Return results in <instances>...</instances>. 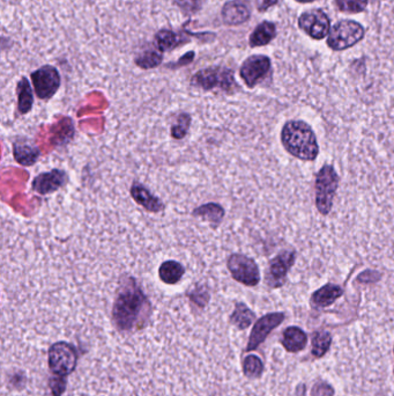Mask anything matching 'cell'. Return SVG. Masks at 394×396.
I'll use <instances>...</instances> for the list:
<instances>
[{
    "label": "cell",
    "instance_id": "obj_1",
    "mask_svg": "<svg viewBox=\"0 0 394 396\" xmlns=\"http://www.w3.org/2000/svg\"><path fill=\"white\" fill-rule=\"evenodd\" d=\"M152 314V304L132 276H124L112 306V322L121 332L143 329Z\"/></svg>",
    "mask_w": 394,
    "mask_h": 396
},
{
    "label": "cell",
    "instance_id": "obj_2",
    "mask_svg": "<svg viewBox=\"0 0 394 396\" xmlns=\"http://www.w3.org/2000/svg\"><path fill=\"white\" fill-rule=\"evenodd\" d=\"M283 146L291 155L302 160H315L319 148L311 128L303 121H289L281 132Z\"/></svg>",
    "mask_w": 394,
    "mask_h": 396
},
{
    "label": "cell",
    "instance_id": "obj_3",
    "mask_svg": "<svg viewBox=\"0 0 394 396\" xmlns=\"http://www.w3.org/2000/svg\"><path fill=\"white\" fill-rule=\"evenodd\" d=\"M191 85L206 92L220 90L225 93H233L237 87L233 71L221 66H211L198 71L192 77Z\"/></svg>",
    "mask_w": 394,
    "mask_h": 396
},
{
    "label": "cell",
    "instance_id": "obj_4",
    "mask_svg": "<svg viewBox=\"0 0 394 396\" xmlns=\"http://www.w3.org/2000/svg\"><path fill=\"white\" fill-rule=\"evenodd\" d=\"M364 37V28L353 20H342L331 27L327 35V46L334 51L346 50L354 47Z\"/></svg>",
    "mask_w": 394,
    "mask_h": 396
},
{
    "label": "cell",
    "instance_id": "obj_5",
    "mask_svg": "<svg viewBox=\"0 0 394 396\" xmlns=\"http://www.w3.org/2000/svg\"><path fill=\"white\" fill-rule=\"evenodd\" d=\"M48 363L54 375L68 377L74 372L78 364V353L73 344L68 342L54 343L48 353Z\"/></svg>",
    "mask_w": 394,
    "mask_h": 396
},
{
    "label": "cell",
    "instance_id": "obj_6",
    "mask_svg": "<svg viewBox=\"0 0 394 396\" xmlns=\"http://www.w3.org/2000/svg\"><path fill=\"white\" fill-rule=\"evenodd\" d=\"M338 184L339 177L333 167L324 166L319 170L315 180V206L322 215L330 212Z\"/></svg>",
    "mask_w": 394,
    "mask_h": 396
},
{
    "label": "cell",
    "instance_id": "obj_7",
    "mask_svg": "<svg viewBox=\"0 0 394 396\" xmlns=\"http://www.w3.org/2000/svg\"><path fill=\"white\" fill-rule=\"evenodd\" d=\"M227 268L235 281L247 286H256L260 281L258 266L249 256L231 254L227 259Z\"/></svg>",
    "mask_w": 394,
    "mask_h": 396
},
{
    "label": "cell",
    "instance_id": "obj_8",
    "mask_svg": "<svg viewBox=\"0 0 394 396\" xmlns=\"http://www.w3.org/2000/svg\"><path fill=\"white\" fill-rule=\"evenodd\" d=\"M32 85L36 95L40 100H50L61 87V75L51 65H44L32 73Z\"/></svg>",
    "mask_w": 394,
    "mask_h": 396
},
{
    "label": "cell",
    "instance_id": "obj_9",
    "mask_svg": "<svg viewBox=\"0 0 394 396\" xmlns=\"http://www.w3.org/2000/svg\"><path fill=\"white\" fill-rule=\"evenodd\" d=\"M271 71V59L264 55H253L244 61L240 66V76L247 87L253 88Z\"/></svg>",
    "mask_w": 394,
    "mask_h": 396
},
{
    "label": "cell",
    "instance_id": "obj_10",
    "mask_svg": "<svg viewBox=\"0 0 394 396\" xmlns=\"http://www.w3.org/2000/svg\"><path fill=\"white\" fill-rule=\"evenodd\" d=\"M300 28L315 40H322L331 30L330 19L322 10H310L298 19Z\"/></svg>",
    "mask_w": 394,
    "mask_h": 396
},
{
    "label": "cell",
    "instance_id": "obj_11",
    "mask_svg": "<svg viewBox=\"0 0 394 396\" xmlns=\"http://www.w3.org/2000/svg\"><path fill=\"white\" fill-rule=\"evenodd\" d=\"M283 320H284V314L280 313V312L266 314L260 317L252 328L247 346V353L258 349L259 346L265 342V339H267V336L271 334L273 329L279 327Z\"/></svg>",
    "mask_w": 394,
    "mask_h": 396
},
{
    "label": "cell",
    "instance_id": "obj_12",
    "mask_svg": "<svg viewBox=\"0 0 394 396\" xmlns=\"http://www.w3.org/2000/svg\"><path fill=\"white\" fill-rule=\"evenodd\" d=\"M295 262V252H283L269 263L266 281L271 288H280L284 284L287 273Z\"/></svg>",
    "mask_w": 394,
    "mask_h": 396
},
{
    "label": "cell",
    "instance_id": "obj_13",
    "mask_svg": "<svg viewBox=\"0 0 394 396\" xmlns=\"http://www.w3.org/2000/svg\"><path fill=\"white\" fill-rule=\"evenodd\" d=\"M68 184V174L64 170H51L37 175L32 184V190L40 195H50Z\"/></svg>",
    "mask_w": 394,
    "mask_h": 396
},
{
    "label": "cell",
    "instance_id": "obj_14",
    "mask_svg": "<svg viewBox=\"0 0 394 396\" xmlns=\"http://www.w3.org/2000/svg\"><path fill=\"white\" fill-rule=\"evenodd\" d=\"M13 157L21 166H34L40 159V148L28 137L18 136L13 139Z\"/></svg>",
    "mask_w": 394,
    "mask_h": 396
},
{
    "label": "cell",
    "instance_id": "obj_15",
    "mask_svg": "<svg viewBox=\"0 0 394 396\" xmlns=\"http://www.w3.org/2000/svg\"><path fill=\"white\" fill-rule=\"evenodd\" d=\"M131 196L136 201V204L143 206L148 212L158 213L165 211V203L161 199L152 194V191L146 186L140 182H134L131 187Z\"/></svg>",
    "mask_w": 394,
    "mask_h": 396
},
{
    "label": "cell",
    "instance_id": "obj_16",
    "mask_svg": "<svg viewBox=\"0 0 394 396\" xmlns=\"http://www.w3.org/2000/svg\"><path fill=\"white\" fill-rule=\"evenodd\" d=\"M223 21L227 25L238 26L247 22L250 18V10L247 5L240 0H231L228 1L223 6L222 12Z\"/></svg>",
    "mask_w": 394,
    "mask_h": 396
},
{
    "label": "cell",
    "instance_id": "obj_17",
    "mask_svg": "<svg viewBox=\"0 0 394 396\" xmlns=\"http://www.w3.org/2000/svg\"><path fill=\"white\" fill-rule=\"evenodd\" d=\"M74 134L76 129L73 121L70 117H64L51 128V143L56 146L68 144L73 139Z\"/></svg>",
    "mask_w": 394,
    "mask_h": 396
},
{
    "label": "cell",
    "instance_id": "obj_18",
    "mask_svg": "<svg viewBox=\"0 0 394 396\" xmlns=\"http://www.w3.org/2000/svg\"><path fill=\"white\" fill-rule=\"evenodd\" d=\"M225 215H226L225 209L222 206H220L219 203H207L204 206H198L197 209L192 211V216L203 218L211 224V227L214 228H218L220 224L222 223Z\"/></svg>",
    "mask_w": 394,
    "mask_h": 396
},
{
    "label": "cell",
    "instance_id": "obj_19",
    "mask_svg": "<svg viewBox=\"0 0 394 396\" xmlns=\"http://www.w3.org/2000/svg\"><path fill=\"white\" fill-rule=\"evenodd\" d=\"M185 275V267L175 259H169L162 263L158 268V277L165 284L175 285Z\"/></svg>",
    "mask_w": 394,
    "mask_h": 396
},
{
    "label": "cell",
    "instance_id": "obj_20",
    "mask_svg": "<svg viewBox=\"0 0 394 396\" xmlns=\"http://www.w3.org/2000/svg\"><path fill=\"white\" fill-rule=\"evenodd\" d=\"M307 343H308V336L301 328H287L283 333L282 346L289 353H295L302 351L307 346Z\"/></svg>",
    "mask_w": 394,
    "mask_h": 396
},
{
    "label": "cell",
    "instance_id": "obj_21",
    "mask_svg": "<svg viewBox=\"0 0 394 396\" xmlns=\"http://www.w3.org/2000/svg\"><path fill=\"white\" fill-rule=\"evenodd\" d=\"M344 290L335 284H326L315 291L311 297V301L317 307H327L340 298Z\"/></svg>",
    "mask_w": 394,
    "mask_h": 396
},
{
    "label": "cell",
    "instance_id": "obj_22",
    "mask_svg": "<svg viewBox=\"0 0 394 396\" xmlns=\"http://www.w3.org/2000/svg\"><path fill=\"white\" fill-rule=\"evenodd\" d=\"M276 37V25L273 22L264 21L256 27L255 30L251 34L249 42H250L251 47H264Z\"/></svg>",
    "mask_w": 394,
    "mask_h": 396
},
{
    "label": "cell",
    "instance_id": "obj_23",
    "mask_svg": "<svg viewBox=\"0 0 394 396\" xmlns=\"http://www.w3.org/2000/svg\"><path fill=\"white\" fill-rule=\"evenodd\" d=\"M17 94H18V110L21 115L28 114L34 106V94L32 86L25 77H22L17 85Z\"/></svg>",
    "mask_w": 394,
    "mask_h": 396
},
{
    "label": "cell",
    "instance_id": "obj_24",
    "mask_svg": "<svg viewBox=\"0 0 394 396\" xmlns=\"http://www.w3.org/2000/svg\"><path fill=\"white\" fill-rule=\"evenodd\" d=\"M255 319L256 314L243 303H237L233 314L230 315V322L240 330L250 327Z\"/></svg>",
    "mask_w": 394,
    "mask_h": 396
},
{
    "label": "cell",
    "instance_id": "obj_25",
    "mask_svg": "<svg viewBox=\"0 0 394 396\" xmlns=\"http://www.w3.org/2000/svg\"><path fill=\"white\" fill-rule=\"evenodd\" d=\"M163 52L158 50V48H149L147 50L140 52L136 56V64L143 70L154 69L156 66L161 64L163 61Z\"/></svg>",
    "mask_w": 394,
    "mask_h": 396
},
{
    "label": "cell",
    "instance_id": "obj_26",
    "mask_svg": "<svg viewBox=\"0 0 394 396\" xmlns=\"http://www.w3.org/2000/svg\"><path fill=\"white\" fill-rule=\"evenodd\" d=\"M180 42H182L180 37L170 29L158 30L154 37L155 47L158 48L161 52L175 49Z\"/></svg>",
    "mask_w": 394,
    "mask_h": 396
},
{
    "label": "cell",
    "instance_id": "obj_27",
    "mask_svg": "<svg viewBox=\"0 0 394 396\" xmlns=\"http://www.w3.org/2000/svg\"><path fill=\"white\" fill-rule=\"evenodd\" d=\"M332 337L330 333L315 332L311 337L312 355L315 358H322L330 350Z\"/></svg>",
    "mask_w": 394,
    "mask_h": 396
},
{
    "label": "cell",
    "instance_id": "obj_28",
    "mask_svg": "<svg viewBox=\"0 0 394 396\" xmlns=\"http://www.w3.org/2000/svg\"><path fill=\"white\" fill-rule=\"evenodd\" d=\"M244 375L250 379L260 378L264 372L262 359L256 355H249L243 360Z\"/></svg>",
    "mask_w": 394,
    "mask_h": 396
},
{
    "label": "cell",
    "instance_id": "obj_29",
    "mask_svg": "<svg viewBox=\"0 0 394 396\" xmlns=\"http://www.w3.org/2000/svg\"><path fill=\"white\" fill-rule=\"evenodd\" d=\"M191 121H192V117H191L190 114H187V112L179 114L175 124L172 126V138H175L177 141L185 138L187 132H189V129H190Z\"/></svg>",
    "mask_w": 394,
    "mask_h": 396
},
{
    "label": "cell",
    "instance_id": "obj_30",
    "mask_svg": "<svg viewBox=\"0 0 394 396\" xmlns=\"http://www.w3.org/2000/svg\"><path fill=\"white\" fill-rule=\"evenodd\" d=\"M187 297L190 298L192 303L196 304L197 306L203 307L207 305L208 301H209V298H211V295H209V291H208L207 286L206 285H196L194 290H191L189 292Z\"/></svg>",
    "mask_w": 394,
    "mask_h": 396
},
{
    "label": "cell",
    "instance_id": "obj_31",
    "mask_svg": "<svg viewBox=\"0 0 394 396\" xmlns=\"http://www.w3.org/2000/svg\"><path fill=\"white\" fill-rule=\"evenodd\" d=\"M335 3L344 13H360L368 6V0H335Z\"/></svg>",
    "mask_w": 394,
    "mask_h": 396
},
{
    "label": "cell",
    "instance_id": "obj_32",
    "mask_svg": "<svg viewBox=\"0 0 394 396\" xmlns=\"http://www.w3.org/2000/svg\"><path fill=\"white\" fill-rule=\"evenodd\" d=\"M65 390H66V378L65 377L54 375L49 380V392H50L49 396H63Z\"/></svg>",
    "mask_w": 394,
    "mask_h": 396
},
{
    "label": "cell",
    "instance_id": "obj_33",
    "mask_svg": "<svg viewBox=\"0 0 394 396\" xmlns=\"http://www.w3.org/2000/svg\"><path fill=\"white\" fill-rule=\"evenodd\" d=\"M177 5L185 14H194L200 8L201 0H177Z\"/></svg>",
    "mask_w": 394,
    "mask_h": 396
},
{
    "label": "cell",
    "instance_id": "obj_34",
    "mask_svg": "<svg viewBox=\"0 0 394 396\" xmlns=\"http://www.w3.org/2000/svg\"><path fill=\"white\" fill-rule=\"evenodd\" d=\"M312 396H334V389L330 384L319 382L313 386L311 390Z\"/></svg>",
    "mask_w": 394,
    "mask_h": 396
},
{
    "label": "cell",
    "instance_id": "obj_35",
    "mask_svg": "<svg viewBox=\"0 0 394 396\" xmlns=\"http://www.w3.org/2000/svg\"><path fill=\"white\" fill-rule=\"evenodd\" d=\"M194 52H189V54L185 55L183 57L180 58L177 64L174 65V68H179V66H183V65L190 64L191 61H194Z\"/></svg>",
    "mask_w": 394,
    "mask_h": 396
},
{
    "label": "cell",
    "instance_id": "obj_36",
    "mask_svg": "<svg viewBox=\"0 0 394 396\" xmlns=\"http://www.w3.org/2000/svg\"><path fill=\"white\" fill-rule=\"evenodd\" d=\"M279 0H262V5L260 6V10H267V8H271L273 5H276Z\"/></svg>",
    "mask_w": 394,
    "mask_h": 396
},
{
    "label": "cell",
    "instance_id": "obj_37",
    "mask_svg": "<svg viewBox=\"0 0 394 396\" xmlns=\"http://www.w3.org/2000/svg\"><path fill=\"white\" fill-rule=\"evenodd\" d=\"M298 3H303V4H307V3H312V1H315V0H296Z\"/></svg>",
    "mask_w": 394,
    "mask_h": 396
}]
</instances>
